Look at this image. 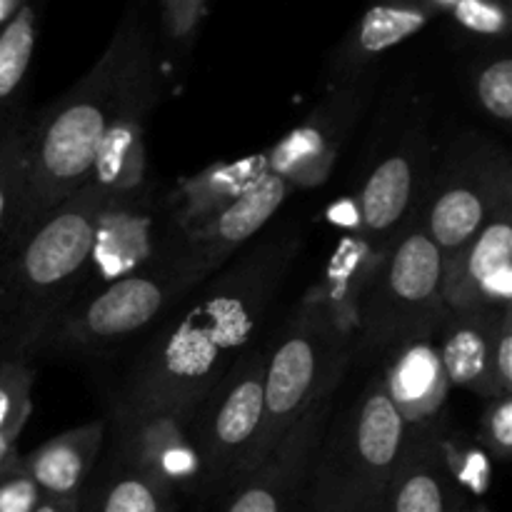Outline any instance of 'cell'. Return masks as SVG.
<instances>
[{
	"mask_svg": "<svg viewBox=\"0 0 512 512\" xmlns=\"http://www.w3.org/2000/svg\"><path fill=\"white\" fill-rule=\"evenodd\" d=\"M105 195L90 180L0 255V363L33 360L40 335L75 298Z\"/></svg>",
	"mask_w": 512,
	"mask_h": 512,
	"instance_id": "obj_3",
	"label": "cell"
},
{
	"mask_svg": "<svg viewBox=\"0 0 512 512\" xmlns=\"http://www.w3.org/2000/svg\"><path fill=\"white\" fill-rule=\"evenodd\" d=\"M463 495L445 468L440 453V428L415 425L408 445L375 512H458Z\"/></svg>",
	"mask_w": 512,
	"mask_h": 512,
	"instance_id": "obj_18",
	"label": "cell"
},
{
	"mask_svg": "<svg viewBox=\"0 0 512 512\" xmlns=\"http://www.w3.org/2000/svg\"><path fill=\"white\" fill-rule=\"evenodd\" d=\"M158 98H145L118 115L95 150L90 180L108 193H125L148 183L145 120Z\"/></svg>",
	"mask_w": 512,
	"mask_h": 512,
	"instance_id": "obj_23",
	"label": "cell"
},
{
	"mask_svg": "<svg viewBox=\"0 0 512 512\" xmlns=\"http://www.w3.org/2000/svg\"><path fill=\"white\" fill-rule=\"evenodd\" d=\"M80 500L83 498H40L33 512H80Z\"/></svg>",
	"mask_w": 512,
	"mask_h": 512,
	"instance_id": "obj_35",
	"label": "cell"
},
{
	"mask_svg": "<svg viewBox=\"0 0 512 512\" xmlns=\"http://www.w3.org/2000/svg\"><path fill=\"white\" fill-rule=\"evenodd\" d=\"M508 203H512L508 153L485 135H463L430 173L418 223L445 260Z\"/></svg>",
	"mask_w": 512,
	"mask_h": 512,
	"instance_id": "obj_8",
	"label": "cell"
},
{
	"mask_svg": "<svg viewBox=\"0 0 512 512\" xmlns=\"http://www.w3.org/2000/svg\"><path fill=\"white\" fill-rule=\"evenodd\" d=\"M33 115L20 105L0 110V253L20 223L28 185V133Z\"/></svg>",
	"mask_w": 512,
	"mask_h": 512,
	"instance_id": "obj_24",
	"label": "cell"
},
{
	"mask_svg": "<svg viewBox=\"0 0 512 512\" xmlns=\"http://www.w3.org/2000/svg\"><path fill=\"white\" fill-rule=\"evenodd\" d=\"M375 75L348 85H333L308 118L285 138L265 150L270 175H278L290 188H315L333 173L345 140L353 133L373 93Z\"/></svg>",
	"mask_w": 512,
	"mask_h": 512,
	"instance_id": "obj_12",
	"label": "cell"
},
{
	"mask_svg": "<svg viewBox=\"0 0 512 512\" xmlns=\"http://www.w3.org/2000/svg\"><path fill=\"white\" fill-rule=\"evenodd\" d=\"M425 3H428L430 8L435 10V15H438V13H448V10L453 8V5L458 3V0H425Z\"/></svg>",
	"mask_w": 512,
	"mask_h": 512,
	"instance_id": "obj_38",
	"label": "cell"
},
{
	"mask_svg": "<svg viewBox=\"0 0 512 512\" xmlns=\"http://www.w3.org/2000/svg\"><path fill=\"white\" fill-rule=\"evenodd\" d=\"M25 5V0H0V28L18 13L20 8Z\"/></svg>",
	"mask_w": 512,
	"mask_h": 512,
	"instance_id": "obj_37",
	"label": "cell"
},
{
	"mask_svg": "<svg viewBox=\"0 0 512 512\" xmlns=\"http://www.w3.org/2000/svg\"><path fill=\"white\" fill-rule=\"evenodd\" d=\"M193 290L195 285L180 270L178 255L115 280L70 300L40 335L33 360L90 355L155 330Z\"/></svg>",
	"mask_w": 512,
	"mask_h": 512,
	"instance_id": "obj_6",
	"label": "cell"
},
{
	"mask_svg": "<svg viewBox=\"0 0 512 512\" xmlns=\"http://www.w3.org/2000/svg\"><path fill=\"white\" fill-rule=\"evenodd\" d=\"M180 243L183 230L175 225L165 195L155 193L150 180L135 190L108 193L95 218L93 243L75 298L173 258Z\"/></svg>",
	"mask_w": 512,
	"mask_h": 512,
	"instance_id": "obj_10",
	"label": "cell"
},
{
	"mask_svg": "<svg viewBox=\"0 0 512 512\" xmlns=\"http://www.w3.org/2000/svg\"><path fill=\"white\" fill-rule=\"evenodd\" d=\"M435 330L413 335L390 348L385 373L380 375L388 398L408 428L433 423L450 390L438 358Z\"/></svg>",
	"mask_w": 512,
	"mask_h": 512,
	"instance_id": "obj_20",
	"label": "cell"
},
{
	"mask_svg": "<svg viewBox=\"0 0 512 512\" xmlns=\"http://www.w3.org/2000/svg\"><path fill=\"white\" fill-rule=\"evenodd\" d=\"M408 433L383 380H368L320 435L305 485V512L378 510Z\"/></svg>",
	"mask_w": 512,
	"mask_h": 512,
	"instance_id": "obj_4",
	"label": "cell"
},
{
	"mask_svg": "<svg viewBox=\"0 0 512 512\" xmlns=\"http://www.w3.org/2000/svg\"><path fill=\"white\" fill-rule=\"evenodd\" d=\"M475 103L488 118L508 125L512 120V58L495 53L480 60L473 70Z\"/></svg>",
	"mask_w": 512,
	"mask_h": 512,
	"instance_id": "obj_29",
	"label": "cell"
},
{
	"mask_svg": "<svg viewBox=\"0 0 512 512\" xmlns=\"http://www.w3.org/2000/svg\"><path fill=\"white\" fill-rule=\"evenodd\" d=\"M353 355L355 340L333 323L323 305L305 295L273 348L265 350L263 423L245 475L268 458L315 400L338 390Z\"/></svg>",
	"mask_w": 512,
	"mask_h": 512,
	"instance_id": "obj_5",
	"label": "cell"
},
{
	"mask_svg": "<svg viewBox=\"0 0 512 512\" xmlns=\"http://www.w3.org/2000/svg\"><path fill=\"white\" fill-rule=\"evenodd\" d=\"M440 453H443L445 468L450 478L455 480L460 490H468L473 495H483L490 488V455L483 445H475L460 435L440 433Z\"/></svg>",
	"mask_w": 512,
	"mask_h": 512,
	"instance_id": "obj_30",
	"label": "cell"
},
{
	"mask_svg": "<svg viewBox=\"0 0 512 512\" xmlns=\"http://www.w3.org/2000/svg\"><path fill=\"white\" fill-rule=\"evenodd\" d=\"M300 245L298 228L285 225L200 283L138 350L118 403L193 410L250 350Z\"/></svg>",
	"mask_w": 512,
	"mask_h": 512,
	"instance_id": "obj_1",
	"label": "cell"
},
{
	"mask_svg": "<svg viewBox=\"0 0 512 512\" xmlns=\"http://www.w3.org/2000/svg\"><path fill=\"white\" fill-rule=\"evenodd\" d=\"M173 495L168 485L115 458L93 495L80 500V512H170Z\"/></svg>",
	"mask_w": 512,
	"mask_h": 512,
	"instance_id": "obj_25",
	"label": "cell"
},
{
	"mask_svg": "<svg viewBox=\"0 0 512 512\" xmlns=\"http://www.w3.org/2000/svg\"><path fill=\"white\" fill-rule=\"evenodd\" d=\"M158 95V40L148 23L145 0H130L93 68L48 108L33 115L25 203L8 248L60 200L90 183L95 150L118 115L138 100Z\"/></svg>",
	"mask_w": 512,
	"mask_h": 512,
	"instance_id": "obj_2",
	"label": "cell"
},
{
	"mask_svg": "<svg viewBox=\"0 0 512 512\" xmlns=\"http://www.w3.org/2000/svg\"><path fill=\"white\" fill-rule=\"evenodd\" d=\"M18 440L8 438V435L0 433V475L10 468V465L18 460Z\"/></svg>",
	"mask_w": 512,
	"mask_h": 512,
	"instance_id": "obj_36",
	"label": "cell"
},
{
	"mask_svg": "<svg viewBox=\"0 0 512 512\" xmlns=\"http://www.w3.org/2000/svg\"><path fill=\"white\" fill-rule=\"evenodd\" d=\"M263 175H268L265 153L240 160H220L193 175H185L165 193V205L180 230H190L223 213L228 205L243 198Z\"/></svg>",
	"mask_w": 512,
	"mask_h": 512,
	"instance_id": "obj_21",
	"label": "cell"
},
{
	"mask_svg": "<svg viewBox=\"0 0 512 512\" xmlns=\"http://www.w3.org/2000/svg\"><path fill=\"white\" fill-rule=\"evenodd\" d=\"M443 313V258L415 220L390 245L360 298L355 345L388 353L413 335L433 333Z\"/></svg>",
	"mask_w": 512,
	"mask_h": 512,
	"instance_id": "obj_7",
	"label": "cell"
},
{
	"mask_svg": "<svg viewBox=\"0 0 512 512\" xmlns=\"http://www.w3.org/2000/svg\"><path fill=\"white\" fill-rule=\"evenodd\" d=\"M290 193H293L290 183L268 173L223 213L185 230L178 265L190 283L198 288L210 275L225 268L243 250V245L260 235V230L275 218Z\"/></svg>",
	"mask_w": 512,
	"mask_h": 512,
	"instance_id": "obj_15",
	"label": "cell"
},
{
	"mask_svg": "<svg viewBox=\"0 0 512 512\" xmlns=\"http://www.w3.org/2000/svg\"><path fill=\"white\" fill-rule=\"evenodd\" d=\"M105 440V420L78 425L45 440L20 458L43 498H83L88 475Z\"/></svg>",
	"mask_w": 512,
	"mask_h": 512,
	"instance_id": "obj_22",
	"label": "cell"
},
{
	"mask_svg": "<svg viewBox=\"0 0 512 512\" xmlns=\"http://www.w3.org/2000/svg\"><path fill=\"white\" fill-rule=\"evenodd\" d=\"M433 18L435 10L425 0H373L330 53L328 88L375 75L388 50L413 38Z\"/></svg>",
	"mask_w": 512,
	"mask_h": 512,
	"instance_id": "obj_17",
	"label": "cell"
},
{
	"mask_svg": "<svg viewBox=\"0 0 512 512\" xmlns=\"http://www.w3.org/2000/svg\"><path fill=\"white\" fill-rule=\"evenodd\" d=\"M458 512H473V508H468V505H463V508H460Z\"/></svg>",
	"mask_w": 512,
	"mask_h": 512,
	"instance_id": "obj_39",
	"label": "cell"
},
{
	"mask_svg": "<svg viewBox=\"0 0 512 512\" xmlns=\"http://www.w3.org/2000/svg\"><path fill=\"white\" fill-rule=\"evenodd\" d=\"M335 393L338 390L325 393L295 420L268 458L235 485L225 512H298L315 448L333 413Z\"/></svg>",
	"mask_w": 512,
	"mask_h": 512,
	"instance_id": "obj_14",
	"label": "cell"
},
{
	"mask_svg": "<svg viewBox=\"0 0 512 512\" xmlns=\"http://www.w3.org/2000/svg\"><path fill=\"white\" fill-rule=\"evenodd\" d=\"M443 305L453 313L512 308V203L443 260Z\"/></svg>",
	"mask_w": 512,
	"mask_h": 512,
	"instance_id": "obj_16",
	"label": "cell"
},
{
	"mask_svg": "<svg viewBox=\"0 0 512 512\" xmlns=\"http://www.w3.org/2000/svg\"><path fill=\"white\" fill-rule=\"evenodd\" d=\"M493 375L500 393L512 395V308L500 318L493 350Z\"/></svg>",
	"mask_w": 512,
	"mask_h": 512,
	"instance_id": "obj_34",
	"label": "cell"
},
{
	"mask_svg": "<svg viewBox=\"0 0 512 512\" xmlns=\"http://www.w3.org/2000/svg\"><path fill=\"white\" fill-rule=\"evenodd\" d=\"M40 490L23 468L20 458L0 475V512H33L40 503Z\"/></svg>",
	"mask_w": 512,
	"mask_h": 512,
	"instance_id": "obj_33",
	"label": "cell"
},
{
	"mask_svg": "<svg viewBox=\"0 0 512 512\" xmlns=\"http://www.w3.org/2000/svg\"><path fill=\"white\" fill-rule=\"evenodd\" d=\"M433 173V138L423 115H410L393 148L370 168L355 195L360 238L378 255L418 220Z\"/></svg>",
	"mask_w": 512,
	"mask_h": 512,
	"instance_id": "obj_11",
	"label": "cell"
},
{
	"mask_svg": "<svg viewBox=\"0 0 512 512\" xmlns=\"http://www.w3.org/2000/svg\"><path fill=\"white\" fill-rule=\"evenodd\" d=\"M448 13L473 38L505 40L510 35L508 0H458Z\"/></svg>",
	"mask_w": 512,
	"mask_h": 512,
	"instance_id": "obj_31",
	"label": "cell"
},
{
	"mask_svg": "<svg viewBox=\"0 0 512 512\" xmlns=\"http://www.w3.org/2000/svg\"><path fill=\"white\" fill-rule=\"evenodd\" d=\"M33 360L0 363V433L18 440L33 415Z\"/></svg>",
	"mask_w": 512,
	"mask_h": 512,
	"instance_id": "obj_28",
	"label": "cell"
},
{
	"mask_svg": "<svg viewBox=\"0 0 512 512\" xmlns=\"http://www.w3.org/2000/svg\"><path fill=\"white\" fill-rule=\"evenodd\" d=\"M43 8L45 0H25L0 28V110L18 105V93L33 65Z\"/></svg>",
	"mask_w": 512,
	"mask_h": 512,
	"instance_id": "obj_26",
	"label": "cell"
},
{
	"mask_svg": "<svg viewBox=\"0 0 512 512\" xmlns=\"http://www.w3.org/2000/svg\"><path fill=\"white\" fill-rule=\"evenodd\" d=\"M210 0H158V55L185 63L198 43Z\"/></svg>",
	"mask_w": 512,
	"mask_h": 512,
	"instance_id": "obj_27",
	"label": "cell"
},
{
	"mask_svg": "<svg viewBox=\"0 0 512 512\" xmlns=\"http://www.w3.org/2000/svg\"><path fill=\"white\" fill-rule=\"evenodd\" d=\"M505 310H468L453 313L445 310L435 330L438 358L448 385L475 393L488 400L500 393L493 375V350L500 318Z\"/></svg>",
	"mask_w": 512,
	"mask_h": 512,
	"instance_id": "obj_19",
	"label": "cell"
},
{
	"mask_svg": "<svg viewBox=\"0 0 512 512\" xmlns=\"http://www.w3.org/2000/svg\"><path fill=\"white\" fill-rule=\"evenodd\" d=\"M265 350L250 348L225 370L190 413L200 490H233L248 470L263 423Z\"/></svg>",
	"mask_w": 512,
	"mask_h": 512,
	"instance_id": "obj_9",
	"label": "cell"
},
{
	"mask_svg": "<svg viewBox=\"0 0 512 512\" xmlns=\"http://www.w3.org/2000/svg\"><path fill=\"white\" fill-rule=\"evenodd\" d=\"M190 413L193 410L115 403V458L160 480L173 493L200 490Z\"/></svg>",
	"mask_w": 512,
	"mask_h": 512,
	"instance_id": "obj_13",
	"label": "cell"
},
{
	"mask_svg": "<svg viewBox=\"0 0 512 512\" xmlns=\"http://www.w3.org/2000/svg\"><path fill=\"white\" fill-rule=\"evenodd\" d=\"M480 440L490 458L505 460L512 453V395H495L485 400L480 420Z\"/></svg>",
	"mask_w": 512,
	"mask_h": 512,
	"instance_id": "obj_32",
	"label": "cell"
}]
</instances>
